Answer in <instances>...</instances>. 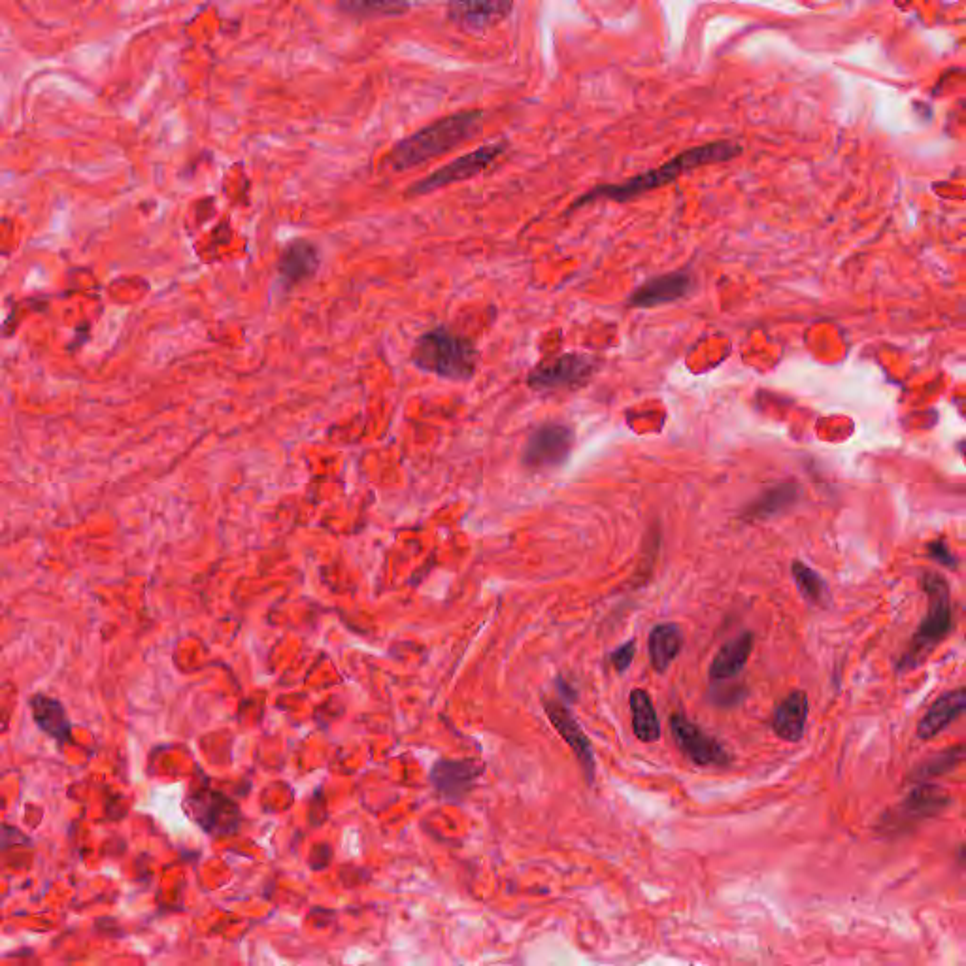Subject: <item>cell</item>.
Listing matches in <instances>:
<instances>
[{
  "label": "cell",
  "instance_id": "6",
  "mask_svg": "<svg viewBox=\"0 0 966 966\" xmlns=\"http://www.w3.org/2000/svg\"><path fill=\"white\" fill-rule=\"evenodd\" d=\"M574 431L565 423L548 421L536 427L521 455L523 467L533 472H550L567 463L574 448Z\"/></svg>",
  "mask_w": 966,
  "mask_h": 966
},
{
  "label": "cell",
  "instance_id": "12",
  "mask_svg": "<svg viewBox=\"0 0 966 966\" xmlns=\"http://www.w3.org/2000/svg\"><path fill=\"white\" fill-rule=\"evenodd\" d=\"M544 708H546V714L550 717L555 731L563 736V740L570 746V750L574 751V755L578 757L583 772H585L587 782L593 783V778H595V755H593L591 742H589V738L580 729L578 721L568 712L565 704H559L555 700H546L544 702Z\"/></svg>",
  "mask_w": 966,
  "mask_h": 966
},
{
  "label": "cell",
  "instance_id": "8",
  "mask_svg": "<svg viewBox=\"0 0 966 966\" xmlns=\"http://www.w3.org/2000/svg\"><path fill=\"white\" fill-rule=\"evenodd\" d=\"M504 150H506V144L497 142V144H487V146H482L478 150L465 153V155L453 159L448 165L434 170L433 174H429L427 178L419 180L417 184L410 187L408 193L410 195H427V193L442 189L446 185L459 184V182L470 180V178L482 174L485 168L491 167L504 153Z\"/></svg>",
  "mask_w": 966,
  "mask_h": 966
},
{
  "label": "cell",
  "instance_id": "1",
  "mask_svg": "<svg viewBox=\"0 0 966 966\" xmlns=\"http://www.w3.org/2000/svg\"><path fill=\"white\" fill-rule=\"evenodd\" d=\"M740 151H742L740 146H736L733 142H712V144H704V146L682 151L680 155H676L665 165L648 170V172H642V174L634 176L623 184L599 185V187L591 189L589 193H585L583 197L576 200L572 204V208H580V206L591 204L595 200L627 202V200L636 199L644 193H650L653 189H659L663 185L674 182L676 178H680L682 174L689 172V170H695V168L704 167V165L731 161L736 155H740Z\"/></svg>",
  "mask_w": 966,
  "mask_h": 966
},
{
  "label": "cell",
  "instance_id": "13",
  "mask_svg": "<svg viewBox=\"0 0 966 966\" xmlns=\"http://www.w3.org/2000/svg\"><path fill=\"white\" fill-rule=\"evenodd\" d=\"M512 12V0H453L450 17L467 31L495 27Z\"/></svg>",
  "mask_w": 966,
  "mask_h": 966
},
{
  "label": "cell",
  "instance_id": "19",
  "mask_svg": "<svg viewBox=\"0 0 966 966\" xmlns=\"http://www.w3.org/2000/svg\"><path fill=\"white\" fill-rule=\"evenodd\" d=\"M799 499V487L795 483L787 482L774 485L761 493L757 499L750 502L742 517L746 521H763L768 517L778 516L791 508Z\"/></svg>",
  "mask_w": 966,
  "mask_h": 966
},
{
  "label": "cell",
  "instance_id": "20",
  "mask_svg": "<svg viewBox=\"0 0 966 966\" xmlns=\"http://www.w3.org/2000/svg\"><path fill=\"white\" fill-rule=\"evenodd\" d=\"M683 634L674 623H661L653 627L648 640L651 667L657 672H667L668 667L678 659L682 653Z\"/></svg>",
  "mask_w": 966,
  "mask_h": 966
},
{
  "label": "cell",
  "instance_id": "27",
  "mask_svg": "<svg viewBox=\"0 0 966 966\" xmlns=\"http://www.w3.org/2000/svg\"><path fill=\"white\" fill-rule=\"evenodd\" d=\"M634 655H636V644H634V640H629V642L621 644L610 655V663H612V667L616 668L617 672H625L627 668L633 665Z\"/></svg>",
  "mask_w": 966,
  "mask_h": 966
},
{
  "label": "cell",
  "instance_id": "18",
  "mask_svg": "<svg viewBox=\"0 0 966 966\" xmlns=\"http://www.w3.org/2000/svg\"><path fill=\"white\" fill-rule=\"evenodd\" d=\"M751 651H753V634L742 633L738 638L729 640L725 646H721V650L717 651L716 657L712 659L710 678L714 682L733 680L748 665Z\"/></svg>",
  "mask_w": 966,
  "mask_h": 966
},
{
  "label": "cell",
  "instance_id": "11",
  "mask_svg": "<svg viewBox=\"0 0 966 966\" xmlns=\"http://www.w3.org/2000/svg\"><path fill=\"white\" fill-rule=\"evenodd\" d=\"M483 774V767L474 759H440L431 768V783L440 797L448 800L463 799Z\"/></svg>",
  "mask_w": 966,
  "mask_h": 966
},
{
  "label": "cell",
  "instance_id": "25",
  "mask_svg": "<svg viewBox=\"0 0 966 966\" xmlns=\"http://www.w3.org/2000/svg\"><path fill=\"white\" fill-rule=\"evenodd\" d=\"M340 8L355 16H400L408 12V0H340Z\"/></svg>",
  "mask_w": 966,
  "mask_h": 966
},
{
  "label": "cell",
  "instance_id": "26",
  "mask_svg": "<svg viewBox=\"0 0 966 966\" xmlns=\"http://www.w3.org/2000/svg\"><path fill=\"white\" fill-rule=\"evenodd\" d=\"M712 702L716 706H723V708H731L734 704H738L740 700L746 697V691L742 687H717V689H712Z\"/></svg>",
  "mask_w": 966,
  "mask_h": 966
},
{
  "label": "cell",
  "instance_id": "4",
  "mask_svg": "<svg viewBox=\"0 0 966 966\" xmlns=\"http://www.w3.org/2000/svg\"><path fill=\"white\" fill-rule=\"evenodd\" d=\"M923 587L929 597V610L927 616L917 627L916 634L900 657V672H912L916 668L923 667L925 661L933 655V651L940 646V642L948 636L951 631V602L950 587L948 582L940 576L927 572L923 576Z\"/></svg>",
  "mask_w": 966,
  "mask_h": 966
},
{
  "label": "cell",
  "instance_id": "7",
  "mask_svg": "<svg viewBox=\"0 0 966 966\" xmlns=\"http://www.w3.org/2000/svg\"><path fill=\"white\" fill-rule=\"evenodd\" d=\"M185 810L204 833L229 836L240 827L242 814L234 800L216 789H200L185 800Z\"/></svg>",
  "mask_w": 966,
  "mask_h": 966
},
{
  "label": "cell",
  "instance_id": "3",
  "mask_svg": "<svg viewBox=\"0 0 966 966\" xmlns=\"http://www.w3.org/2000/svg\"><path fill=\"white\" fill-rule=\"evenodd\" d=\"M412 363L442 380L468 382L478 368V350L470 340L451 333L448 327H436L417 338Z\"/></svg>",
  "mask_w": 966,
  "mask_h": 966
},
{
  "label": "cell",
  "instance_id": "17",
  "mask_svg": "<svg viewBox=\"0 0 966 966\" xmlns=\"http://www.w3.org/2000/svg\"><path fill=\"white\" fill-rule=\"evenodd\" d=\"M29 706L33 712L34 723L38 725L40 731H44L59 744L70 740L72 725L61 700L51 699L44 693H36L33 699L29 700Z\"/></svg>",
  "mask_w": 966,
  "mask_h": 966
},
{
  "label": "cell",
  "instance_id": "21",
  "mask_svg": "<svg viewBox=\"0 0 966 966\" xmlns=\"http://www.w3.org/2000/svg\"><path fill=\"white\" fill-rule=\"evenodd\" d=\"M631 706V717H633V731L638 740L651 744L661 738V723L655 712V706L651 702L648 691L644 689H633L629 697Z\"/></svg>",
  "mask_w": 966,
  "mask_h": 966
},
{
  "label": "cell",
  "instance_id": "2",
  "mask_svg": "<svg viewBox=\"0 0 966 966\" xmlns=\"http://www.w3.org/2000/svg\"><path fill=\"white\" fill-rule=\"evenodd\" d=\"M482 112H461L444 117L399 142L387 157L393 170H410L444 153L461 148L482 131Z\"/></svg>",
  "mask_w": 966,
  "mask_h": 966
},
{
  "label": "cell",
  "instance_id": "14",
  "mask_svg": "<svg viewBox=\"0 0 966 966\" xmlns=\"http://www.w3.org/2000/svg\"><path fill=\"white\" fill-rule=\"evenodd\" d=\"M321 255L316 244L308 240H295L285 248L278 261V276L284 289H293L295 285L310 280L319 268Z\"/></svg>",
  "mask_w": 966,
  "mask_h": 966
},
{
  "label": "cell",
  "instance_id": "22",
  "mask_svg": "<svg viewBox=\"0 0 966 966\" xmlns=\"http://www.w3.org/2000/svg\"><path fill=\"white\" fill-rule=\"evenodd\" d=\"M793 580L799 587L800 595L814 606H827L829 602V589L825 580L817 574L816 570L806 567L804 563L795 561L791 567Z\"/></svg>",
  "mask_w": 966,
  "mask_h": 966
},
{
  "label": "cell",
  "instance_id": "15",
  "mask_svg": "<svg viewBox=\"0 0 966 966\" xmlns=\"http://www.w3.org/2000/svg\"><path fill=\"white\" fill-rule=\"evenodd\" d=\"M966 714V689H953L950 693H944L940 699L934 702L933 706L927 710V714L917 725V738L921 740H931L936 734L946 731L953 721Z\"/></svg>",
  "mask_w": 966,
  "mask_h": 966
},
{
  "label": "cell",
  "instance_id": "16",
  "mask_svg": "<svg viewBox=\"0 0 966 966\" xmlns=\"http://www.w3.org/2000/svg\"><path fill=\"white\" fill-rule=\"evenodd\" d=\"M808 697L804 691H793L776 706L772 729L785 742H799L808 721Z\"/></svg>",
  "mask_w": 966,
  "mask_h": 966
},
{
  "label": "cell",
  "instance_id": "10",
  "mask_svg": "<svg viewBox=\"0 0 966 966\" xmlns=\"http://www.w3.org/2000/svg\"><path fill=\"white\" fill-rule=\"evenodd\" d=\"M693 289H695V280L691 272L687 270L668 272L663 276L651 278L646 284L634 289L633 295L629 297V306L650 310V308L685 299Z\"/></svg>",
  "mask_w": 966,
  "mask_h": 966
},
{
  "label": "cell",
  "instance_id": "23",
  "mask_svg": "<svg viewBox=\"0 0 966 966\" xmlns=\"http://www.w3.org/2000/svg\"><path fill=\"white\" fill-rule=\"evenodd\" d=\"M950 799L933 785H919L904 802V810L912 817H929L948 806Z\"/></svg>",
  "mask_w": 966,
  "mask_h": 966
},
{
  "label": "cell",
  "instance_id": "24",
  "mask_svg": "<svg viewBox=\"0 0 966 966\" xmlns=\"http://www.w3.org/2000/svg\"><path fill=\"white\" fill-rule=\"evenodd\" d=\"M965 759L966 746H953V748H948V750L938 751V753H934L931 759H927L925 763H921L916 768L914 778L916 780L938 778L942 774H948L953 768L959 767Z\"/></svg>",
  "mask_w": 966,
  "mask_h": 966
},
{
  "label": "cell",
  "instance_id": "9",
  "mask_svg": "<svg viewBox=\"0 0 966 966\" xmlns=\"http://www.w3.org/2000/svg\"><path fill=\"white\" fill-rule=\"evenodd\" d=\"M670 731L683 751V755L697 767H729L731 755L716 738L704 733L691 719L674 714L670 716Z\"/></svg>",
  "mask_w": 966,
  "mask_h": 966
},
{
  "label": "cell",
  "instance_id": "29",
  "mask_svg": "<svg viewBox=\"0 0 966 966\" xmlns=\"http://www.w3.org/2000/svg\"><path fill=\"white\" fill-rule=\"evenodd\" d=\"M557 687H559V691H561V695H563L565 699H568V700L576 699V691H574V689H570V685H568V683L567 685H565V682H563V680H559V682H557Z\"/></svg>",
  "mask_w": 966,
  "mask_h": 966
},
{
  "label": "cell",
  "instance_id": "5",
  "mask_svg": "<svg viewBox=\"0 0 966 966\" xmlns=\"http://www.w3.org/2000/svg\"><path fill=\"white\" fill-rule=\"evenodd\" d=\"M599 361L587 353H563L555 359H548L534 367L527 384L534 391H561V389H580L589 384L597 374Z\"/></svg>",
  "mask_w": 966,
  "mask_h": 966
},
{
  "label": "cell",
  "instance_id": "28",
  "mask_svg": "<svg viewBox=\"0 0 966 966\" xmlns=\"http://www.w3.org/2000/svg\"><path fill=\"white\" fill-rule=\"evenodd\" d=\"M929 550H931V557H933L934 561H938L940 565L950 568H955V565H957V561H955L953 553L948 550V546H946L944 542H940V540H938V542H933V544L929 546Z\"/></svg>",
  "mask_w": 966,
  "mask_h": 966
}]
</instances>
